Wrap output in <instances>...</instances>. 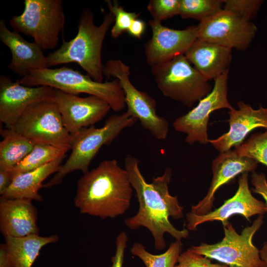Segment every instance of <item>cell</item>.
Masks as SVG:
<instances>
[{
	"label": "cell",
	"mask_w": 267,
	"mask_h": 267,
	"mask_svg": "<svg viewBox=\"0 0 267 267\" xmlns=\"http://www.w3.org/2000/svg\"><path fill=\"white\" fill-rule=\"evenodd\" d=\"M124 167L139 203L138 212L125 220V225L131 230L146 228L153 237L155 249L159 251L166 247L164 238L166 233L176 240L187 238L188 230L178 229L169 220L170 217L179 219L183 216V207L179 205L177 197L171 195L169 191L171 169L167 168L162 175L154 178L148 183L140 171L136 157L128 155Z\"/></svg>",
	"instance_id": "6da1fadb"
},
{
	"label": "cell",
	"mask_w": 267,
	"mask_h": 267,
	"mask_svg": "<svg viewBox=\"0 0 267 267\" xmlns=\"http://www.w3.org/2000/svg\"><path fill=\"white\" fill-rule=\"evenodd\" d=\"M133 189L125 169L115 159L105 160L79 179L74 204L82 214L114 218L129 209Z\"/></svg>",
	"instance_id": "7a4b0ae2"
},
{
	"label": "cell",
	"mask_w": 267,
	"mask_h": 267,
	"mask_svg": "<svg viewBox=\"0 0 267 267\" xmlns=\"http://www.w3.org/2000/svg\"><path fill=\"white\" fill-rule=\"evenodd\" d=\"M114 21V15L109 12L105 15L101 24L96 26L91 10L83 9L77 35L70 41H64L57 49L47 56L48 67L76 63L93 80L102 82V47L107 32Z\"/></svg>",
	"instance_id": "3957f363"
},
{
	"label": "cell",
	"mask_w": 267,
	"mask_h": 267,
	"mask_svg": "<svg viewBox=\"0 0 267 267\" xmlns=\"http://www.w3.org/2000/svg\"><path fill=\"white\" fill-rule=\"evenodd\" d=\"M137 121L126 111L112 115L101 128L92 125L71 134V153L69 158L43 187L49 188L61 183L73 171L78 170L83 174L88 172L91 162L100 148L110 144L124 129L133 126Z\"/></svg>",
	"instance_id": "277c9868"
},
{
	"label": "cell",
	"mask_w": 267,
	"mask_h": 267,
	"mask_svg": "<svg viewBox=\"0 0 267 267\" xmlns=\"http://www.w3.org/2000/svg\"><path fill=\"white\" fill-rule=\"evenodd\" d=\"M18 80L26 86H48L74 95L84 93L95 96L106 101L115 112L122 111L126 106L124 91L117 79L97 82L65 66L33 71Z\"/></svg>",
	"instance_id": "5b68a950"
},
{
	"label": "cell",
	"mask_w": 267,
	"mask_h": 267,
	"mask_svg": "<svg viewBox=\"0 0 267 267\" xmlns=\"http://www.w3.org/2000/svg\"><path fill=\"white\" fill-rule=\"evenodd\" d=\"M151 73L163 95L187 107L212 90L209 81L193 67L184 55L151 67Z\"/></svg>",
	"instance_id": "8992f818"
},
{
	"label": "cell",
	"mask_w": 267,
	"mask_h": 267,
	"mask_svg": "<svg viewBox=\"0 0 267 267\" xmlns=\"http://www.w3.org/2000/svg\"><path fill=\"white\" fill-rule=\"evenodd\" d=\"M23 12L9 23L19 33L32 37L43 50L55 48L65 23L62 0H25Z\"/></svg>",
	"instance_id": "52a82bcc"
},
{
	"label": "cell",
	"mask_w": 267,
	"mask_h": 267,
	"mask_svg": "<svg viewBox=\"0 0 267 267\" xmlns=\"http://www.w3.org/2000/svg\"><path fill=\"white\" fill-rule=\"evenodd\" d=\"M263 222V215H259L251 225L244 228L239 234L228 222L223 225L224 235L221 241L213 244L202 243L188 250L229 267H267L261 257L260 250L253 243L255 234Z\"/></svg>",
	"instance_id": "ba28073f"
},
{
	"label": "cell",
	"mask_w": 267,
	"mask_h": 267,
	"mask_svg": "<svg viewBox=\"0 0 267 267\" xmlns=\"http://www.w3.org/2000/svg\"><path fill=\"white\" fill-rule=\"evenodd\" d=\"M103 73L107 78L114 77L119 82L124 93L126 112L136 118L154 137L165 139L169 131V123L157 114L155 100L132 84L130 67L120 59H109L103 66Z\"/></svg>",
	"instance_id": "9c48e42d"
},
{
	"label": "cell",
	"mask_w": 267,
	"mask_h": 267,
	"mask_svg": "<svg viewBox=\"0 0 267 267\" xmlns=\"http://www.w3.org/2000/svg\"><path fill=\"white\" fill-rule=\"evenodd\" d=\"M12 129L36 143L71 148V134L53 101L38 102L29 106Z\"/></svg>",
	"instance_id": "30bf717a"
},
{
	"label": "cell",
	"mask_w": 267,
	"mask_h": 267,
	"mask_svg": "<svg viewBox=\"0 0 267 267\" xmlns=\"http://www.w3.org/2000/svg\"><path fill=\"white\" fill-rule=\"evenodd\" d=\"M257 30L254 23L222 9L199 22L197 39L231 49L245 50Z\"/></svg>",
	"instance_id": "8fae6325"
},
{
	"label": "cell",
	"mask_w": 267,
	"mask_h": 267,
	"mask_svg": "<svg viewBox=\"0 0 267 267\" xmlns=\"http://www.w3.org/2000/svg\"><path fill=\"white\" fill-rule=\"evenodd\" d=\"M228 73L229 70L216 78L211 91L197 106L174 122V129L186 134L185 141L187 143L207 144L209 140L207 126L211 113L217 110L232 107L227 98Z\"/></svg>",
	"instance_id": "7c38bea8"
},
{
	"label": "cell",
	"mask_w": 267,
	"mask_h": 267,
	"mask_svg": "<svg viewBox=\"0 0 267 267\" xmlns=\"http://www.w3.org/2000/svg\"><path fill=\"white\" fill-rule=\"evenodd\" d=\"M55 89L48 86L29 87L18 80L13 82L8 76H0V121L5 129H12L17 120L32 104L54 102Z\"/></svg>",
	"instance_id": "4fadbf2b"
},
{
	"label": "cell",
	"mask_w": 267,
	"mask_h": 267,
	"mask_svg": "<svg viewBox=\"0 0 267 267\" xmlns=\"http://www.w3.org/2000/svg\"><path fill=\"white\" fill-rule=\"evenodd\" d=\"M148 24L152 37L144 45V54L151 67L184 55L197 39V25L176 30L165 27L161 22L153 19L149 20Z\"/></svg>",
	"instance_id": "5bb4252c"
},
{
	"label": "cell",
	"mask_w": 267,
	"mask_h": 267,
	"mask_svg": "<svg viewBox=\"0 0 267 267\" xmlns=\"http://www.w3.org/2000/svg\"><path fill=\"white\" fill-rule=\"evenodd\" d=\"M238 182V187L234 195L225 200L219 208L203 215L188 213L187 229L196 230L199 225L208 222L220 221L224 225L234 215H242L250 222L251 217L267 213V206L265 202L254 197L249 189L248 173L241 174Z\"/></svg>",
	"instance_id": "9a60e30c"
},
{
	"label": "cell",
	"mask_w": 267,
	"mask_h": 267,
	"mask_svg": "<svg viewBox=\"0 0 267 267\" xmlns=\"http://www.w3.org/2000/svg\"><path fill=\"white\" fill-rule=\"evenodd\" d=\"M54 102L70 134L103 119L111 109L110 105L98 97H80L55 89Z\"/></svg>",
	"instance_id": "2e32d148"
},
{
	"label": "cell",
	"mask_w": 267,
	"mask_h": 267,
	"mask_svg": "<svg viewBox=\"0 0 267 267\" xmlns=\"http://www.w3.org/2000/svg\"><path fill=\"white\" fill-rule=\"evenodd\" d=\"M258 164L253 159L239 155L235 149L220 153L212 162L213 177L207 193L196 205L192 206L191 212L197 215L210 212L218 189L240 174L254 172Z\"/></svg>",
	"instance_id": "e0dca14e"
},
{
	"label": "cell",
	"mask_w": 267,
	"mask_h": 267,
	"mask_svg": "<svg viewBox=\"0 0 267 267\" xmlns=\"http://www.w3.org/2000/svg\"><path fill=\"white\" fill-rule=\"evenodd\" d=\"M237 106L238 109L232 107L228 112V132L216 139L209 140L220 153L242 143L248 134L257 128L267 130V108L261 105L255 109L242 101L237 102Z\"/></svg>",
	"instance_id": "ac0fdd59"
},
{
	"label": "cell",
	"mask_w": 267,
	"mask_h": 267,
	"mask_svg": "<svg viewBox=\"0 0 267 267\" xmlns=\"http://www.w3.org/2000/svg\"><path fill=\"white\" fill-rule=\"evenodd\" d=\"M0 40L11 51L12 59L8 68L20 78L36 70L48 68L47 56L36 42H30L19 33L10 31L4 19L0 21Z\"/></svg>",
	"instance_id": "d6986e66"
},
{
	"label": "cell",
	"mask_w": 267,
	"mask_h": 267,
	"mask_svg": "<svg viewBox=\"0 0 267 267\" xmlns=\"http://www.w3.org/2000/svg\"><path fill=\"white\" fill-rule=\"evenodd\" d=\"M37 212L32 200L0 198V228L5 236L24 237L39 234Z\"/></svg>",
	"instance_id": "ffe728a7"
},
{
	"label": "cell",
	"mask_w": 267,
	"mask_h": 267,
	"mask_svg": "<svg viewBox=\"0 0 267 267\" xmlns=\"http://www.w3.org/2000/svg\"><path fill=\"white\" fill-rule=\"evenodd\" d=\"M184 56L204 78L215 80L229 70L232 49L197 39Z\"/></svg>",
	"instance_id": "44dd1931"
},
{
	"label": "cell",
	"mask_w": 267,
	"mask_h": 267,
	"mask_svg": "<svg viewBox=\"0 0 267 267\" xmlns=\"http://www.w3.org/2000/svg\"><path fill=\"white\" fill-rule=\"evenodd\" d=\"M66 155L35 170L15 176L8 188L1 195L11 199H27L42 201L39 190L43 181L59 170Z\"/></svg>",
	"instance_id": "7402d4cb"
},
{
	"label": "cell",
	"mask_w": 267,
	"mask_h": 267,
	"mask_svg": "<svg viewBox=\"0 0 267 267\" xmlns=\"http://www.w3.org/2000/svg\"><path fill=\"white\" fill-rule=\"evenodd\" d=\"M4 237V244L13 267H32L42 248L58 240L56 235L41 236L39 234H31L20 237Z\"/></svg>",
	"instance_id": "603a6c76"
},
{
	"label": "cell",
	"mask_w": 267,
	"mask_h": 267,
	"mask_svg": "<svg viewBox=\"0 0 267 267\" xmlns=\"http://www.w3.org/2000/svg\"><path fill=\"white\" fill-rule=\"evenodd\" d=\"M0 169L11 171L32 151L36 143L12 129H0Z\"/></svg>",
	"instance_id": "cb8c5ba5"
},
{
	"label": "cell",
	"mask_w": 267,
	"mask_h": 267,
	"mask_svg": "<svg viewBox=\"0 0 267 267\" xmlns=\"http://www.w3.org/2000/svg\"><path fill=\"white\" fill-rule=\"evenodd\" d=\"M69 150L51 145L36 143L32 151L11 171L13 177L51 162L65 155Z\"/></svg>",
	"instance_id": "d4e9b609"
},
{
	"label": "cell",
	"mask_w": 267,
	"mask_h": 267,
	"mask_svg": "<svg viewBox=\"0 0 267 267\" xmlns=\"http://www.w3.org/2000/svg\"><path fill=\"white\" fill-rule=\"evenodd\" d=\"M182 247L181 240H176L164 253L154 255L148 252L142 243H135L131 247V252L139 258L146 267H175Z\"/></svg>",
	"instance_id": "484cf974"
},
{
	"label": "cell",
	"mask_w": 267,
	"mask_h": 267,
	"mask_svg": "<svg viewBox=\"0 0 267 267\" xmlns=\"http://www.w3.org/2000/svg\"><path fill=\"white\" fill-rule=\"evenodd\" d=\"M223 0H179L178 15L200 22L223 9Z\"/></svg>",
	"instance_id": "4316f807"
},
{
	"label": "cell",
	"mask_w": 267,
	"mask_h": 267,
	"mask_svg": "<svg viewBox=\"0 0 267 267\" xmlns=\"http://www.w3.org/2000/svg\"><path fill=\"white\" fill-rule=\"evenodd\" d=\"M234 149L239 155L253 159L267 167V130L252 134Z\"/></svg>",
	"instance_id": "83f0119b"
},
{
	"label": "cell",
	"mask_w": 267,
	"mask_h": 267,
	"mask_svg": "<svg viewBox=\"0 0 267 267\" xmlns=\"http://www.w3.org/2000/svg\"><path fill=\"white\" fill-rule=\"evenodd\" d=\"M105 1L109 12H111L115 17L114 24L111 30V35L113 38L117 39L128 31L132 22L138 18L140 13L126 11L115 0H106Z\"/></svg>",
	"instance_id": "f1b7e54d"
},
{
	"label": "cell",
	"mask_w": 267,
	"mask_h": 267,
	"mask_svg": "<svg viewBox=\"0 0 267 267\" xmlns=\"http://www.w3.org/2000/svg\"><path fill=\"white\" fill-rule=\"evenodd\" d=\"M223 9L230 11L241 18L250 21L257 14L262 0H223Z\"/></svg>",
	"instance_id": "f546056e"
},
{
	"label": "cell",
	"mask_w": 267,
	"mask_h": 267,
	"mask_svg": "<svg viewBox=\"0 0 267 267\" xmlns=\"http://www.w3.org/2000/svg\"><path fill=\"white\" fill-rule=\"evenodd\" d=\"M179 7V0H151L147 9L153 20L161 22L178 15Z\"/></svg>",
	"instance_id": "4dcf8cb0"
},
{
	"label": "cell",
	"mask_w": 267,
	"mask_h": 267,
	"mask_svg": "<svg viewBox=\"0 0 267 267\" xmlns=\"http://www.w3.org/2000/svg\"><path fill=\"white\" fill-rule=\"evenodd\" d=\"M175 267H229L212 263L209 258L187 250L181 253Z\"/></svg>",
	"instance_id": "1f68e13d"
},
{
	"label": "cell",
	"mask_w": 267,
	"mask_h": 267,
	"mask_svg": "<svg viewBox=\"0 0 267 267\" xmlns=\"http://www.w3.org/2000/svg\"><path fill=\"white\" fill-rule=\"evenodd\" d=\"M128 237L125 232H121L116 240V252L112 258L110 267H123L125 251L127 248Z\"/></svg>",
	"instance_id": "d6a6232c"
},
{
	"label": "cell",
	"mask_w": 267,
	"mask_h": 267,
	"mask_svg": "<svg viewBox=\"0 0 267 267\" xmlns=\"http://www.w3.org/2000/svg\"><path fill=\"white\" fill-rule=\"evenodd\" d=\"M251 182L254 186L252 189L253 192L260 195L265 200L267 206V180L265 174L263 173L258 174L252 172Z\"/></svg>",
	"instance_id": "836d02e7"
},
{
	"label": "cell",
	"mask_w": 267,
	"mask_h": 267,
	"mask_svg": "<svg viewBox=\"0 0 267 267\" xmlns=\"http://www.w3.org/2000/svg\"><path fill=\"white\" fill-rule=\"evenodd\" d=\"M145 23L138 18L134 20L127 32L132 36L140 39L145 30Z\"/></svg>",
	"instance_id": "e575fe53"
},
{
	"label": "cell",
	"mask_w": 267,
	"mask_h": 267,
	"mask_svg": "<svg viewBox=\"0 0 267 267\" xmlns=\"http://www.w3.org/2000/svg\"><path fill=\"white\" fill-rule=\"evenodd\" d=\"M13 180L11 171L0 169V194L1 195L8 188Z\"/></svg>",
	"instance_id": "d590c367"
},
{
	"label": "cell",
	"mask_w": 267,
	"mask_h": 267,
	"mask_svg": "<svg viewBox=\"0 0 267 267\" xmlns=\"http://www.w3.org/2000/svg\"><path fill=\"white\" fill-rule=\"evenodd\" d=\"M0 267H13V264L5 244L0 246Z\"/></svg>",
	"instance_id": "8d00e7d4"
},
{
	"label": "cell",
	"mask_w": 267,
	"mask_h": 267,
	"mask_svg": "<svg viewBox=\"0 0 267 267\" xmlns=\"http://www.w3.org/2000/svg\"><path fill=\"white\" fill-rule=\"evenodd\" d=\"M260 254L262 259L267 265V241L265 242L262 248L260 250Z\"/></svg>",
	"instance_id": "74e56055"
}]
</instances>
